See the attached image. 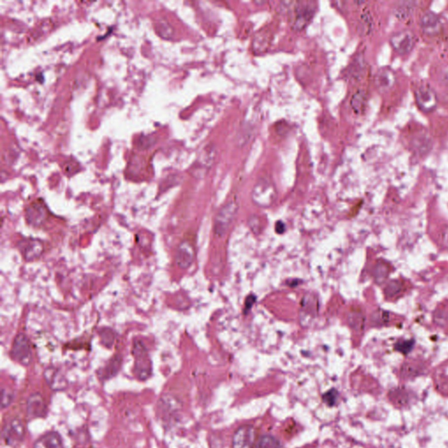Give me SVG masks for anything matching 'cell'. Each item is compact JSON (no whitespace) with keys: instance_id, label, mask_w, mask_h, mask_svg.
Listing matches in <instances>:
<instances>
[{"instance_id":"cell-30","label":"cell","mask_w":448,"mask_h":448,"mask_svg":"<svg viewBox=\"0 0 448 448\" xmlns=\"http://www.w3.org/2000/svg\"><path fill=\"white\" fill-rule=\"evenodd\" d=\"M1 398H2L1 406H2V409H4V408H6L12 404L13 399H14V395L10 390L2 389Z\"/></svg>"},{"instance_id":"cell-17","label":"cell","mask_w":448,"mask_h":448,"mask_svg":"<svg viewBox=\"0 0 448 448\" xmlns=\"http://www.w3.org/2000/svg\"><path fill=\"white\" fill-rule=\"evenodd\" d=\"M44 378L48 386L55 391L65 390L68 386L65 377L55 368H47L44 372Z\"/></svg>"},{"instance_id":"cell-24","label":"cell","mask_w":448,"mask_h":448,"mask_svg":"<svg viewBox=\"0 0 448 448\" xmlns=\"http://www.w3.org/2000/svg\"><path fill=\"white\" fill-rule=\"evenodd\" d=\"M374 28V21L373 18L369 12H363L361 17L360 23L358 26V31L360 34L368 35L373 30Z\"/></svg>"},{"instance_id":"cell-12","label":"cell","mask_w":448,"mask_h":448,"mask_svg":"<svg viewBox=\"0 0 448 448\" xmlns=\"http://www.w3.org/2000/svg\"><path fill=\"white\" fill-rule=\"evenodd\" d=\"M20 252L27 261L35 260L44 251L43 242L35 238H26L18 243Z\"/></svg>"},{"instance_id":"cell-10","label":"cell","mask_w":448,"mask_h":448,"mask_svg":"<svg viewBox=\"0 0 448 448\" xmlns=\"http://www.w3.org/2000/svg\"><path fill=\"white\" fill-rule=\"evenodd\" d=\"M315 12V7L312 4L300 2L295 8V15L292 28L295 31H302L312 20Z\"/></svg>"},{"instance_id":"cell-29","label":"cell","mask_w":448,"mask_h":448,"mask_svg":"<svg viewBox=\"0 0 448 448\" xmlns=\"http://www.w3.org/2000/svg\"><path fill=\"white\" fill-rule=\"evenodd\" d=\"M388 273H389V271H388V268H387V266L384 264H378L376 266L375 277H376L378 282L384 280L387 276H388Z\"/></svg>"},{"instance_id":"cell-7","label":"cell","mask_w":448,"mask_h":448,"mask_svg":"<svg viewBox=\"0 0 448 448\" xmlns=\"http://www.w3.org/2000/svg\"><path fill=\"white\" fill-rule=\"evenodd\" d=\"M416 39L413 32L410 30H402L392 34L390 43L394 49L400 55H406L413 50L415 46Z\"/></svg>"},{"instance_id":"cell-23","label":"cell","mask_w":448,"mask_h":448,"mask_svg":"<svg viewBox=\"0 0 448 448\" xmlns=\"http://www.w3.org/2000/svg\"><path fill=\"white\" fill-rule=\"evenodd\" d=\"M367 95L365 91L358 90L356 93L352 97L351 99V107L355 110V113L360 114L363 112L365 106H366Z\"/></svg>"},{"instance_id":"cell-16","label":"cell","mask_w":448,"mask_h":448,"mask_svg":"<svg viewBox=\"0 0 448 448\" xmlns=\"http://www.w3.org/2000/svg\"><path fill=\"white\" fill-rule=\"evenodd\" d=\"M397 80L396 74L390 68H382L378 70V74L376 75V85L379 91L386 92L393 87Z\"/></svg>"},{"instance_id":"cell-13","label":"cell","mask_w":448,"mask_h":448,"mask_svg":"<svg viewBox=\"0 0 448 448\" xmlns=\"http://www.w3.org/2000/svg\"><path fill=\"white\" fill-rule=\"evenodd\" d=\"M47 413V407L41 394L34 393L27 401V415L29 418L44 417Z\"/></svg>"},{"instance_id":"cell-18","label":"cell","mask_w":448,"mask_h":448,"mask_svg":"<svg viewBox=\"0 0 448 448\" xmlns=\"http://www.w3.org/2000/svg\"><path fill=\"white\" fill-rule=\"evenodd\" d=\"M122 366V357L120 355H116L106 363L105 366L98 370V376L100 380L107 381L114 377H116Z\"/></svg>"},{"instance_id":"cell-3","label":"cell","mask_w":448,"mask_h":448,"mask_svg":"<svg viewBox=\"0 0 448 448\" xmlns=\"http://www.w3.org/2000/svg\"><path fill=\"white\" fill-rule=\"evenodd\" d=\"M238 210V203L235 201L226 203L220 209L214 219V230L217 237L222 238L227 234L228 230H230V226L234 221Z\"/></svg>"},{"instance_id":"cell-22","label":"cell","mask_w":448,"mask_h":448,"mask_svg":"<svg viewBox=\"0 0 448 448\" xmlns=\"http://www.w3.org/2000/svg\"><path fill=\"white\" fill-rule=\"evenodd\" d=\"M348 324L355 331H362L365 325V316L361 310H353L348 314Z\"/></svg>"},{"instance_id":"cell-5","label":"cell","mask_w":448,"mask_h":448,"mask_svg":"<svg viewBox=\"0 0 448 448\" xmlns=\"http://www.w3.org/2000/svg\"><path fill=\"white\" fill-rule=\"evenodd\" d=\"M11 356L17 363L28 366L32 362L31 344L28 336L20 333L12 343Z\"/></svg>"},{"instance_id":"cell-21","label":"cell","mask_w":448,"mask_h":448,"mask_svg":"<svg viewBox=\"0 0 448 448\" xmlns=\"http://www.w3.org/2000/svg\"><path fill=\"white\" fill-rule=\"evenodd\" d=\"M415 4V2L413 1L399 2L394 10V14L399 20H406L413 15L416 8Z\"/></svg>"},{"instance_id":"cell-32","label":"cell","mask_w":448,"mask_h":448,"mask_svg":"<svg viewBox=\"0 0 448 448\" xmlns=\"http://www.w3.org/2000/svg\"><path fill=\"white\" fill-rule=\"evenodd\" d=\"M413 345H414V341L413 340H410V341H406V342H398L397 344H396V349L401 352L403 354H408L410 351L413 349Z\"/></svg>"},{"instance_id":"cell-36","label":"cell","mask_w":448,"mask_h":448,"mask_svg":"<svg viewBox=\"0 0 448 448\" xmlns=\"http://www.w3.org/2000/svg\"><path fill=\"white\" fill-rule=\"evenodd\" d=\"M275 227H276V232L278 233V234H282L285 231V224L283 222H280V221L276 223V226Z\"/></svg>"},{"instance_id":"cell-14","label":"cell","mask_w":448,"mask_h":448,"mask_svg":"<svg viewBox=\"0 0 448 448\" xmlns=\"http://www.w3.org/2000/svg\"><path fill=\"white\" fill-rule=\"evenodd\" d=\"M195 259V249L192 243L188 241L180 242L177 252L175 262L180 269L186 270L192 265Z\"/></svg>"},{"instance_id":"cell-8","label":"cell","mask_w":448,"mask_h":448,"mask_svg":"<svg viewBox=\"0 0 448 448\" xmlns=\"http://www.w3.org/2000/svg\"><path fill=\"white\" fill-rule=\"evenodd\" d=\"M49 211L42 200H38L30 204L26 211V219L32 226L39 227L47 221Z\"/></svg>"},{"instance_id":"cell-4","label":"cell","mask_w":448,"mask_h":448,"mask_svg":"<svg viewBox=\"0 0 448 448\" xmlns=\"http://www.w3.org/2000/svg\"><path fill=\"white\" fill-rule=\"evenodd\" d=\"M26 435V429L23 422L19 418H12L6 421L2 429V439L4 443L15 448L23 442Z\"/></svg>"},{"instance_id":"cell-15","label":"cell","mask_w":448,"mask_h":448,"mask_svg":"<svg viewBox=\"0 0 448 448\" xmlns=\"http://www.w3.org/2000/svg\"><path fill=\"white\" fill-rule=\"evenodd\" d=\"M419 26L426 34L433 35L441 31V20L440 16L431 11H426L421 16Z\"/></svg>"},{"instance_id":"cell-9","label":"cell","mask_w":448,"mask_h":448,"mask_svg":"<svg viewBox=\"0 0 448 448\" xmlns=\"http://www.w3.org/2000/svg\"><path fill=\"white\" fill-rule=\"evenodd\" d=\"M257 432L252 425H244L240 426L235 432L232 441L233 448H253L256 444Z\"/></svg>"},{"instance_id":"cell-33","label":"cell","mask_w":448,"mask_h":448,"mask_svg":"<svg viewBox=\"0 0 448 448\" xmlns=\"http://www.w3.org/2000/svg\"><path fill=\"white\" fill-rule=\"evenodd\" d=\"M386 294L387 296H396L399 292H401V285L398 281H392L386 287Z\"/></svg>"},{"instance_id":"cell-37","label":"cell","mask_w":448,"mask_h":448,"mask_svg":"<svg viewBox=\"0 0 448 448\" xmlns=\"http://www.w3.org/2000/svg\"><path fill=\"white\" fill-rule=\"evenodd\" d=\"M442 81L444 82L445 84L448 85V70L445 72L443 76H442Z\"/></svg>"},{"instance_id":"cell-19","label":"cell","mask_w":448,"mask_h":448,"mask_svg":"<svg viewBox=\"0 0 448 448\" xmlns=\"http://www.w3.org/2000/svg\"><path fill=\"white\" fill-rule=\"evenodd\" d=\"M216 150L214 145L213 144L207 145L200 153L199 159L196 162V165H198L197 168H200V172H203L205 173L208 169H210L214 164Z\"/></svg>"},{"instance_id":"cell-11","label":"cell","mask_w":448,"mask_h":448,"mask_svg":"<svg viewBox=\"0 0 448 448\" xmlns=\"http://www.w3.org/2000/svg\"><path fill=\"white\" fill-rule=\"evenodd\" d=\"M319 309L320 305L318 297L313 293L306 294L301 301L300 314L301 323L306 325L312 319L316 318L319 313Z\"/></svg>"},{"instance_id":"cell-26","label":"cell","mask_w":448,"mask_h":448,"mask_svg":"<svg viewBox=\"0 0 448 448\" xmlns=\"http://www.w3.org/2000/svg\"><path fill=\"white\" fill-rule=\"evenodd\" d=\"M413 147L417 153L425 154L432 148V143L428 138L426 137H419L417 139L413 141Z\"/></svg>"},{"instance_id":"cell-1","label":"cell","mask_w":448,"mask_h":448,"mask_svg":"<svg viewBox=\"0 0 448 448\" xmlns=\"http://www.w3.org/2000/svg\"><path fill=\"white\" fill-rule=\"evenodd\" d=\"M277 188L272 179L263 176L257 179L252 189V201L257 206L270 207L277 199Z\"/></svg>"},{"instance_id":"cell-34","label":"cell","mask_w":448,"mask_h":448,"mask_svg":"<svg viewBox=\"0 0 448 448\" xmlns=\"http://www.w3.org/2000/svg\"><path fill=\"white\" fill-rule=\"evenodd\" d=\"M389 315H390L389 312L379 310L375 312L374 316H373V321L376 324L387 323V321L389 320Z\"/></svg>"},{"instance_id":"cell-20","label":"cell","mask_w":448,"mask_h":448,"mask_svg":"<svg viewBox=\"0 0 448 448\" xmlns=\"http://www.w3.org/2000/svg\"><path fill=\"white\" fill-rule=\"evenodd\" d=\"M34 448H64L63 439L56 432H49L34 442Z\"/></svg>"},{"instance_id":"cell-28","label":"cell","mask_w":448,"mask_h":448,"mask_svg":"<svg viewBox=\"0 0 448 448\" xmlns=\"http://www.w3.org/2000/svg\"><path fill=\"white\" fill-rule=\"evenodd\" d=\"M363 65H364V61H363V55H359L357 57H355L354 62L349 67V70H348L349 75L352 78H356L357 76L362 74Z\"/></svg>"},{"instance_id":"cell-27","label":"cell","mask_w":448,"mask_h":448,"mask_svg":"<svg viewBox=\"0 0 448 448\" xmlns=\"http://www.w3.org/2000/svg\"><path fill=\"white\" fill-rule=\"evenodd\" d=\"M100 336H101V341L103 344L106 347H111L113 346L115 340H116V334L115 332L109 327H104L100 331Z\"/></svg>"},{"instance_id":"cell-35","label":"cell","mask_w":448,"mask_h":448,"mask_svg":"<svg viewBox=\"0 0 448 448\" xmlns=\"http://www.w3.org/2000/svg\"><path fill=\"white\" fill-rule=\"evenodd\" d=\"M255 301H256V297L253 296V295H250V296L248 297L245 303L246 310H248V309H250V308H252V306H253L254 303H255Z\"/></svg>"},{"instance_id":"cell-2","label":"cell","mask_w":448,"mask_h":448,"mask_svg":"<svg viewBox=\"0 0 448 448\" xmlns=\"http://www.w3.org/2000/svg\"><path fill=\"white\" fill-rule=\"evenodd\" d=\"M133 355L135 358L133 373L138 380L144 381L148 379L152 372V361L148 351L141 341H134Z\"/></svg>"},{"instance_id":"cell-25","label":"cell","mask_w":448,"mask_h":448,"mask_svg":"<svg viewBox=\"0 0 448 448\" xmlns=\"http://www.w3.org/2000/svg\"><path fill=\"white\" fill-rule=\"evenodd\" d=\"M255 448H281V444L275 437L266 434L260 437Z\"/></svg>"},{"instance_id":"cell-31","label":"cell","mask_w":448,"mask_h":448,"mask_svg":"<svg viewBox=\"0 0 448 448\" xmlns=\"http://www.w3.org/2000/svg\"><path fill=\"white\" fill-rule=\"evenodd\" d=\"M337 398H338V392L335 389L327 391L323 395L324 403L327 404L328 406H335V403L337 401Z\"/></svg>"},{"instance_id":"cell-6","label":"cell","mask_w":448,"mask_h":448,"mask_svg":"<svg viewBox=\"0 0 448 448\" xmlns=\"http://www.w3.org/2000/svg\"><path fill=\"white\" fill-rule=\"evenodd\" d=\"M417 105L421 110L431 112L438 105V97L435 90L429 84H422L415 92Z\"/></svg>"}]
</instances>
